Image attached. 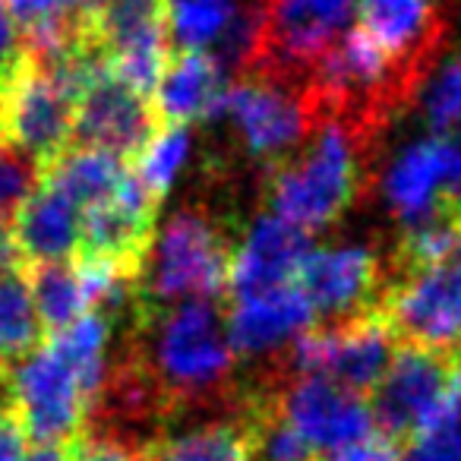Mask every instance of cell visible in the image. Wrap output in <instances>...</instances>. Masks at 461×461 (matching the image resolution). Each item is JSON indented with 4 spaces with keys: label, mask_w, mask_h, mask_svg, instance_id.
<instances>
[{
    "label": "cell",
    "mask_w": 461,
    "mask_h": 461,
    "mask_svg": "<svg viewBox=\"0 0 461 461\" xmlns=\"http://www.w3.org/2000/svg\"><path fill=\"white\" fill-rule=\"evenodd\" d=\"M123 345L133 348L155 379L174 423L234 414L244 376L228 339V297H196L133 316L123 326Z\"/></svg>",
    "instance_id": "obj_1"
},
{
    "label": "cell",
    "mask_w": 461,
    "mask_h": 461,
    "mask_svg": "<svg viewBox=\"0 0 461 461\" xmlns=\"http://www.w3.org/2000/svg\"><path fill=\"white\" fill-rule=\"evenodd\" d=\"M234 234H238L234 215L215 209L205 199L171 212L165 228L155 230V240L142 263L133 316L155 313L196 297L224 301L230 288V266L238 253Z\"/></svg>",
    "instance_id": "obj_2"
},
{
    "label": "cell",
    "mask_w": 461,
    "mask_h": 461,
    "mask_svg": "<svg viewBox=\"0 0 461 461\" xmlns=\"http://www.w3.org/2000/svg\"><path fill=\"white\" fill-rule=\"evenodd\" d=\"M373 152L376 149L354 140L341 123H316L291 158L266 171L263 205L272 215L316 234L339 221L370 190Z\"/></svg>",
    "instance_id": "obj_3"
},
{
    "label": "cell",
    "mask_w": 461,
    "mask_h": 461,
    "mask_svg": "<svg viewBox=\"0 0 461 461\" xmlns=\"http://www.w3.org/2000/svg\"><path fill=\"white\" fill-rule=\"evenodd\" d=\"M373 429L398 448L461 420V354L395 345L389 370L366 395Z\"/></svg>",
    "instance_id": "obj_4"
},
{
    "label": "cell",
    "mask_w": 461,
    "mask_h": 461,
    "mask_svg": "<svg viewBox=\"0 0 461 461\" xmlns=\"http://www.w3.org/2000/svg\"><path fill=\"white\" fill-rule=\"evenodd\" d=\"M259 45L244 77L301 89L313 64L351 29L357 0H259Z\"/></svg>",
    "instance_id": "obj_5"
},
{
    "label": "cell",
    "mask_w": 461,
    "mask_h": 461,
    "mask_svg": "<svg viewBox=\"0 0 461 461\" xmlns=\"http://www.w3.org/2000/svg\"><path fill=\"white\" fill-rule=\"evenodd\" d=\"M7 395L35 446H58L83 436L95 402L70 360L48 339L10 370Z\"/></svg>",
    "instance_id": "obj_6"
},
{
    "label": "cell",
    "mask_w": 461,
    "mask_h": 461,
    "mask_svg": "<svg viewBox=\"0 0 461 461\" xmlns=\"http://www.w3.org/2000/svg\"><path fill=\"white\" fill-rule=\"evenodd\" d=\"M221 114L230 121L247 161L272 171L303 146L313 130L301 89L263 77H238L228 86Z\"/></svg>",
    "instance_id": "obj_7"
},
{
    "label": "cell",
    "mask_w": 461,
    "mask_h": 461,
    "mask_svg": "<svg viewBox=\"0 0 461 461\" xmlns=\"http://www.w3.org/2000/svg\"><path fill=\"white\" fill-rule=\"evenodd\" d=\"M376 313L395 345L461 354V285L446 266L389 272Z\"/></svg>",
    "instance_id": "obj_8"
},
{
    "label": "cell",
    "mask_w": 461,
    "mask_h": 461,
    "mask_svg": "<svg viewBox=\"0 0 461 461\" xmlns=\"http://www.w3.org/2000/svg\"><path fill=\"white\" fill-rule=\"evenodd\" d=\"M385 278V263L370 247L341 244L310 250L297 266L294 285L313 310L316 329H332L376 316Z\"/></svg>",
    "instance_id": "obj_9"
},
{
    "label": "cell",
    "mask_w": 461,
    "mask_h": 461,
    "mask_svg": "<svg viewBox=\"0 0 461 461\" xmlns=\"http://www.w3.org/2000/svg\"><path fill=\"white\" fill-rule=\"evenodd\" d=\"M73 108L77 102L35 64L29 51H23V58L0 77V140L20 146L41 167L70 146Z\"/></svg>",
    "instance_id": "obj_10"
},
{
    "label": "cell",
    "mask_w": 461,
    "mask_h": 461,
    "mask_svg": "<svg viewBox=\"0 0 461 461\" xmlns=\"http://www.w3.org/2000/svg\"><path fill=\"white\" fill-rule=\"evenodd\" d=\"M158 209L161 199H155L130 171L111 196L83 209L77 259L111 266L123 278H140L158 228Z\"/></svg>",
    "instance_id": "obj_11"
},
{
    "label": "cell",
    "mask_w": 461,
    "mask_h": 461,
    "mask_svg": "<svg viewBox=\"0 0 461 461\" xmlns=\"http://www.w3.org/2000/svg\"><path fill=\"white\" fill-rule=\"evenodd\" d=\"M158 130L161 121L155 98L136 92L117 73H111V67H104L92 77L73 108L70 146L104 149L133 165Z\"/></svg>",
    "instance_id": "obj_12"
},
{
    "label": "cell",
    "mask_w": 461,
    "mask_h": 461,
    "mask_svg": "<svg viewBox=\"0 0 461 461\" xmlns=\"http://www.w3.org/2000/svg\"><path fill=\"white\" fill-rule=\"evenodd\" d=\"M313 326V310L294 282L228 297V339L240 364H266L278 357Z\"/></svg>",
    "instance_id": "obj_13"
},
{
    "label": "cell",
    "mask_w": 461,
    "mask_h": 461,
    "mask_svg": "<svg viewBox=\"0 0 461 461\" xmlns=\"http://www.w3.org/2000/svg\"><path fill=\"white\" fill-rule=\"evenodd\" d=\"M360 29L402 70L427 77L446 48V0H357Z\"/></svg>",
    "instance_id": "obj_14"
},
{
    "label": "cell",
    "mask_w": 461,
    "mask_h": 461,
    "mask_svg": "<svg viewBox=\"0 0 461 461\" xmlns=\"http://www.w3.org/2000/svg\"><path fill=\"white\" fill-rule=\"evenodd\" d=\"M282 411L291 427L320 452L373 433L366 398L348 395L320 376L288 379L282 385Z\"/></svg>",
    "instance_id": "obj_15"
},
{
    "label": "cell",
    "mask_w": 461,
    "mask_h": 461,
    "mask_svg": "<svg viewBox=\"0 0 461 461\" xmlns=\"http://www.w3.org/2000/svg\"><path fill=\"white\" fill-rule=\"evenodd\" d=\"M310 240H313L310 230L297 228V224L285 221L272 212H263L250 224V230L244 234V244L234 253L228 297L253 294V291L294 282L297 266L313 250Z\"/></svg>",
    "instance_id": "obj_16"
},
{
    "label": "cell",
    "mask_w": 461,
    "mask_h": 461,
    "mask_svg": "<svg viewBox=\"0 0 461 461\" xmlns=\"http://www.w3.org/2000/svg\"><path fill=\"white\" fill-rule=\"evenodd\" d=\"M228 73L203 48H171L155 86V111L161 127H190L221 114Z\"/></svg>",
    "instance_id": "obj_17"
},
{
    "label": "cell",
    "mask_w": 461,
    "mask_h": 461,
    "mask_svg": "<svg viewBox=\"0 0 461 461\" xmlns=\"http://www.w3.org/2000/svg\"><path fill=\"white\" fill-rule=\"evenodd\" d=\"M79 228H83V209L48 184L35 186L32 196L10 218V230H14V244L23 266L77 259Z\"/></svg>",
    "instance_id": "obj_18"
},
{
    "label": "cell",
    "mask_w": 461,
    "mask_h": 461,
    "mask_svg": "<svg viewBox=\"0 0 461 461\" xmlns=\"http://www.w3.org/2000/svg\"><path fill=\"white\" fill-rule=\"evenodd\" d=\"M446 171L448 142L439 140V136L411 142L385 167L379 190H383L392 215L402 221V228H414V224L442 218L439 209H436V199H439V186L446 180Z\"/></svg>",
    "instance_id": "obj_19"
},
{
    "label": "cell",
    "mask_w": 461,
    "mask_h": 461,
    "mask_svg": "<svg viewBox=\"0 0 461 461\" xmlns=\"http://www.w3.org/2000/svg\"><path fill=\"white\" fill-rule=\"evenodd\" d=\"M127 174V161L104 152V149L67 146L51 165L41 167V184L70 196L79 209H89L92 203L111 196L123 184Z\"/></svg>",
    "instance_id": "obj_20"
},
{
    "label": "cell",
    "mask_w": 461,
    "mask_h": 461,
    "mask_svg": "<svg viewBox=\"0 0 461 461\" xmlns=\"http://www.w3.org/2000/svg\"><path fill=\"white\" fill-rule=\"evenodd\" d=\"M45 326L35 313L26 269L0 272V376H10L20 360H26L45 341Z\"/></svg>",
    "instance_id": "obj_21"
},
{
    "label": "cell",
    "mask_w": 461,
    "mask_h": 461,
    "mask_svg": "<svg viewBox=\"0 0 461 461\" xmlns=\"http://www.w3.org/2000/svg\"><path fill=\"white\" fill-rule=\"evenodd\" d=\"M26 269V282L32 291L35 313H39L45 335H54L77 322L83 313L92 310L89 291L83 285L77 263H39V266H23Z\"/></svg>",
    "instance_id": "obj_22"
},
{
    "label": "cell",
    "mask_w": 461,
    "mask_h": 461,
    "mask_svg": "<svg viewBox=\"0 0 461 461\" xmlns=\"http://www.w3.org/2000/svg\"><path fill=\"white\" fill-rule=\"evenodd\" d=\"M155 461H253L250 436L238 417L199 420L177 436H165L149 448Z\"/></svg>",
    "instance_id": "obj_23"
},
{
    "label": "cell",
    "mask_w": 461,
    "mask_h": 461,
    "mask_svg": "<svg viewBox=\"0 0 461 461\" xmlns=\"http://www.w3.org/2000/svg\"><path fill=\"white\" fill-rule=\"evenodd\" d=\"M423 89V123L429 136L452 140L461 133V48L439 51V58L429 64Z\"/></svg>",
    "instance_id": "obj_24"
},
{
    "label": "cell",
    "mask_w": 461,
    "mask_h": 461,
    "mask_svg": "<svg viewBox=\"0 0 461 461\" xmlns=\"http://www.w3.org/2000/svg\"><path fill=\"white\" fill-rule=\"evenodd\" d=\"M238 4L234 0H167V41L171 48H203L209 51L228 29Z\"/></svg>",
    "instance_id": "obj_25"
},
{
    "label": "cell",
    "mask_w": 461,
    "mask_h": 461,
    "mask_svg": "<svg viewBox=\"0 0 461 461\" xmlns=\"http://www.w3.org/2000/svg\"><path fill=\"white\" fill-rule=\"evenodd\" d=\"M190 158V130L186 127H161L152 136L140 158L130 165V171L140 177V184L152 193L155 199H165L174 186L177 174L184 171Z\"/></svg>",
    "instance_id": "obj_26"
},
{
    "label": "cell",
    "mask_w": 461,
    "mask_h": 461,
    "mask_svg": "<svg viewBox=\"0 0 461 461\" xmlns=\"http://www.w3.org/2000/svg\"><path fill=\"white\" fill-rule=\"evenodd\" d=\"M41 184V165L14 142L0 140V215L14 218Z\"/></svg>",
    "instance_id": "obj_27"
},
{
    "label": "cell",
    "mask_w": 461,
    "mask_h": 461,
    "mask_svg": "<svg viewBox=\"0 0 461 461\" xmlns=\"http://www.w3.org/2000/svg\"><path fill=\"white\" fill-rule=\"evenodd\" d=\"M7 16L16 23V29L41 26L54 20H86L92 0H4Z\"/></svg>",
    "instance_id": "obj_28"
},
{
    "label": "cell",
    "mask_w": 461,
    "mask_h": 461,
    "mask_svg": "<svg viewBox=\"0 0 461 461\" xmlns=\"http://www.w3.org/2000/svg\"><path fill=\"white\" fill-rule=\"evenodd\" d=\"M398 461H461V420L417 436L402 448Z\"/></svg>",
    "instance_id": "obj_29"
},
{
    "label": "cell",
    "mask_w": 461,
    "mask_h": 461,
    "mask_svg": "<svg viewBox=\"0 0 461 461\" xmlns=\"http://www.w3.org/2000/svg\"><path fill=\"white\" fill-rule=\"evenodd\" d=\"M73 461H146V452L117 436L89 433L73 439Z\"/></svg>",
    "instance_id": "obj_30"
},
{
    "label": "cell",
    "mask_w": 461,
    "mask_h": 461,
    "mask_svg": "<svg viewBox=\"0 0 461 461\" xmlns=\"http://www.w3.org/2000/svg\"><path fill=\"white\" fill-rule=\"evenodd\" d=\"M398 455H402V448L373 429V433L360 436L354 442L320 452V461H398Z\"/></svg>",
    "instance_id": "obj_31"
},
{
    "label": "cell",
    "mask_w": 461,
    "mask_h": 461,
    "mask_svg": "<svg viewBox=\"0 0 461 461\" xmlns=\"http://www.w3.org/2000/svg\"><path fill=\"white\" fill-rule=\"evenodd\" d=\"M448 142V171L446 180L439 186V199H436V209L442 218L461 224V133H455Z\"/></svg>",
    "instance_id": "obj_32"
},
{
    "label": "cell",
    "mask_w": 461,
    "mask_h": 461,
    "mask_svg": "<svg viewBox=\"0 0 461 461\" xmlns=\"http://www.w3.org/2000/svg\"><path fill=\"white\" fill-rule=\"evenodd\" d=\"M26 452H29V436L7 398V408L0 411V461H23Z\"/></svg>",
    "instance_id": "obj_33"
},
{
    "label": "cell",
    "mask_w": 461,
    "mask_h": 461,
    "mask_svg": "<svg viewBox=\"0 0 461 461\" xmlns=\"http://www.w3.org/2000/svg\"><path fill=\"white\" fill-rule=\"evenodd\" d=\"M23 51H26V48H23L20 29H16V23L0 10V77L23 58Z\"/></svg>",
    "instance_id": "obj_34"
},
{
    "label": "cell",
    "mask_w": 461,
    "mask_h": 461,
    "mask_svg": "<svg viewBox=\"0 0 461 461\" xmlns=\"http://www.w3.org/2000/svg\"><path fill=\"white\" fill-rule=\"evenodd\" d=\"M20 263V253H16V244H14V230H10V218L0 215V272L7 269H16Z\"/></svg>",
    "instance_id": "obj_35"
},
{
    "label": "cell",
    "mask_w": 461,
    "mask_h": 461,
    "mask_svg": "<svg viewBox=\"0 0 461 461\" xmlns=\"http://www.w3.org/2000/svg\"><path fill=\"white\" fill-rule=\"evenodd\" d=\"M23 461H73V442H58V446H35L26 452Z\"/></svg>",
    "instance_id": "obj_36"
},
{
    "label": "cell",
    "mask_w": 461,
    "mask_h": 461,
    "mask_svg": "<svg viewBox=\"0 0 461 461\" xmlns=\"http://www.w3.org/2000/svg\"><path fill=\"white\" fill-rule=\"evenodd\" d=\"M442 266H446V269L455 276V282L461 285V224L455 228L452 247H448V253H446V259H442Z\"/></svg>",
    "instance_id": "obj_37"
},
{
    "label": "cell",
    "mask_w": 461,
    "mask_h": 461,
    "mask_svg": "<svg viewBox=\"0 0 461 461\" xmlns=\"http://www.w3.org/2000/svg\"><path fill=\"white\" fill-rule=\"evenodd\" d=\"M7 376H0V411L7 408Z\"/></svg>",
    "instance_id": "obj_38"
},
{
    "label": "cell",
    "mask_w": 461,
    "mask_h": 461,
    "mask_svg": "<svg viewBox=\"0 0 461 461\" xmlns=\"http://www.w3.org/2000/svg\"><path fill=\"white\" fill-rule=\"evenodd\" d=\"M0 4H4V0H0Z\"/></svg>",
    "instance_id": "obj_39"
}]
</instances>
